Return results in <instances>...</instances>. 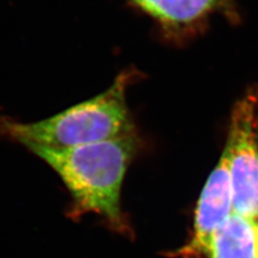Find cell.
Segmentation results:
<instances>
[{"instance_id":"cell-3","label":"cell","mask_w":258,"mask_h":258,"mask_svg":"<svg viewBox=\"0 0 258 258\" xmlns=\"http://www.w3.org/2000/svg\"><path fill=\"white\" fill-rule=\"evenodd\" d=\"M223 154L230 175L233 212L258 222V93L233 106Z\"/></svg>"},{"instance_id":"cell-6","label":"cell","mask_w":258,"mask_h":258,"mask_svg":"<svg viewBox=\"0 0 258 258\" xmlns=\"http://www.w3.org/2000/svg\"><path fill=\"white\" fill-rule=\"evenodd\" d=\"M206 258H258V222L232 212L210 241Z\"/></svg>"},{"instance_id":"cell-5","label":"cell","mask_w":258,"mask_h":258,"mask_svg":"<svg viewBox=\"0 0 258 258\" xmlns=\"http://www.w3.org/2000/svg\"><path fill=\"white\" fill-rule=\"evenodd\" d=\"M166 30L180 34L216 12H231L233 0H132Z\"/></svg>"},{"instance_id":"cell-4","label":"cell","mask_w":258,"mask_h":258,"mask_svg":"<svg viewBox=\"0 0 258 258\" xmlns=\"http://www.w3.org/2000/svg\"><path fill=\"white\" fill-rule=\"evenodd\" d=\"M233 212L227 159L223 154L200 194L189 239L173 254L180 258H206L216 230Z\"/></svg>"},{"instance_id":"cell-2","label":"cell","mask_w":258,"mask_h":258,"mask_svg":"<svg viewBox=\"0 0 258 258\" xmlns=\"http://www.w3.org/2000/svg\"><path fill=\"white\" fill-rule=\"evenodd\" d=\"M134 75L120 74L106 92L57 114L32 123L0 117V137L27 149L64 150L137 134L126 102Z\"/></svg>"},{"instance_id":"cell-1","label":"cell","mask_w":258,"mask_h":258,"mask_svg":"<svg viewBox=\"0 0 258 258\" xmlns=\"http://www.w3.org/2000/svg\"><path fill=\"white\" fill-rule=\"evenodd\" d=\"M138 148L139 138L135 134L72 149L29 150L45 161L66 185L74 203L71 216L93 212L104 217L111 228L128 232L120 191Z\"/></svg>"}]
</instances>
